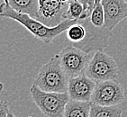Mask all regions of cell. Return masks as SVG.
<instances>
[{
	"mask_svg": "<svg viewBox=\"0 0 127 117\" xmlns=\"http://www.w3.org/2000/svg\"><path fill=\"white\" fill-rule=\"evenodd\" d=\"M85 74L95 83L106 80H118V68L113 57L103 51L95 52Z\"/></svg>",
	"mask_w": 127,
	"mask_h": 117,
	"instance_id": "4",
	"label": "cell"
},
{
	"mask_svg": "<svg viewBox=\"0 0 127 117\" xmlns=\"http://www.w3.org/2000/svg\"><path fill=\"white\" fill-rule=\"evenodd\" d=\"M14 10L19 13L26 14L30 16H37L39 11V0H5Z\"/></svg>",
	"mask_w": 127,
	"mask_h": 117,
	"instance_id": "12",
	"label": "cell"
},
{
	"mask_svg": "<svg viewBox=\"0 0 127 117\" xmlns=\"http://www.w3.org/2000/svg\"><path fill=\"white\" fill-rule=\"evenodd\" d=\"M125 2H126V3H127V0H125Z\"/></svg>",
	"mask_w": 127,
	"mask_h": 117,
	"instance_id": "20",
	"label": "cell"
},
{
	"mask_svg": "<svg viewBox=\"0 0 127 117\" xmlns=\"http://www.w3.org/2000/svg\"><path fill=\"white\" fill-rule=\"evenodd\" d=\"M7 117H16V116H15V115H14V114H13L12 112H11V113L9 114V115H8V116H7Z\"/></svg>",
	"mask_w": 127,
	"mask_h": 117,
	"instance_id": "18",
	"label": "cell"
},
{
	"mask_svg": "<svg viewBox=\"0 0 127 117\" xmlns=\"http://www.w3.org/2000/svg\"><path fill=\"white\" fill-rule=\"evenodd\" d=\"M88 17L77 20V22L70 25L67 30L66 36L68 41L71 42V45L77 47L86 39L87 34H88L87 20Z\"/></svg>",
	"mask_w": 127,
	"mask_h": 117,
	"instance_id": "10",
	"label": "cell"
},
{
	"mask_svg": "<svg viewBox=\"0 0 127 117\" xmlns=\"http://www.w3.org/2000/svg\"><path fill=\"white\" fill-rule=\"evenodd\" d=\"M122 109L116 106H102L92 103L89 117H121Z\"/></svg>",
	"mask_w": 127,
	"mask_h": 117,
	"instance_id": "14",
	"label": "cell"
},
{
	"mask_svg": "<svg viewBox=\"0 0 127 117\" xmlns=\"http://www.w3.org/2000/svg\"><path fill=\"white\" fill-rule=\"evenodd\" d=\"M89 4H90V8L92 9V7H93L94 5V0H89Z\"/></svg>",
	"mask_w": 127,
	"mask_h": 117,
	"instance_id": "17",
	"label": "cell"
},
{
	"mask_svg": "<svg viewBox=\"0 0 127 117\" xmlns=\"http://www.w3.org/2000/svg\"><path fill=\"white\" fill-rule=\"evenodd\" d=\"M32 101L46 117H63L65 108L69 101L68 93L46 92L32 85L30 88Z\"/></svg>",
	"mask_w": 127,
	"mask_h": 117,
	"instance_id": "3",
	"label": "cell"
},
{
	"mask_svg": "<svg viewBox=\"0 0 127 117\" xmlns=\"http://www.w3.org/2000/svg\"><path fill=\"white\" fill-rule=\"evenodd\" d=\"M68 6V3H63L61 0H43L40 2L39 11L35 19L47 26H57L63 21V15Z\"/></svg>",
	"mask_w": 127,
	"mask_h": 117,
	"instance_id": "7",
	"label": "cell"
},
{
	"mask_svg": "<svg viewBox=\"0 0 127 117\" xmlns=\"http://www.w3.org/2000/svg\"><path fill=\"white\" fill-rule=\"evenodd\" d=\"M77 1L80 2L81 4H83V5L85 6V8L87 10H89V11H91L90 4H89V0H77Z\"/></svg>",
	"mask_w": 127,
	"mask_h": 117,
	"instance_id": "16",
	"label": "cell"
},
{
	"mask_svg": "<svg viewBox=\"0 0 127 117\" xmlns=\"http://www.w3.org/2000/svg\"><path fill=\"white\" fill-rule=\"evenodd\" d=\"M68 79L61 67L59 55L56 54L41 68L32 85L46 92L67 93Z\"/></svg>",
	"mask_w": 127,
	"mask_h": 117,
	"instance_id": "2",
	"label": "cell"
},
{
	"mask_svg": "<svg viewBox=\"0 0 127 117\" xmlns=\"http://www.w3.org/2000/svg\"><path fill=\"white\" fill-rule=\"evenodd\" d=\"M90 14L91 11L86 9L83 4L77 0H70L68 9L63 15V20H78L90 16Z\"/></svg>",
	"mask_w": 127,
	"mask_h": 117,
	"instance_id": "13",
	"label": "cell"
},
{
	"mask_svg": "<svg viewBox=\"0 0 127 117\" xmlns=\"http://www.w3.org/2000/svg\"><path fill=\"white\" fill-rule=\"evenodd\" d=\"M0 15L16 21L27 31H29L35 38L41 40L44 43H50L52 42L57 36L61 35L62 32H67L68 27L77 22V20H63L57 26H47L29 15L14 10L5 1H4V3L0 5Z\"/></svg>",
	"mask_w": 127,
	"mask_h": 117,
	"instance_id": "1",
	"label": "cell"
},
{
	"mask_svg": "<svg viewBox=\"0 0 127 117\" xmlns=\"http://www.w3.org/2000/svg\"><path fill=\"white\" fill-rule=\"evenodd\" d=\"M91 106L92 102H80L69 99L63 117H89Z\"/></svg>",
	"mask_w": 127,
	"mask_h": 117,
	"instance_id": "11",
	"label": "cell"
},
{
	"mask_svg": "<svg viewBox=\"0 0 127 117\" xmlns=\"http://www.w3.org/2000/svg\"><path fill=\"white\" fill-rule=\"evenodd\" d=\"M105 11L104 27L112 31L121 21L127 18V3L125 0H102Z\"/></svg>",
	"mask_w": 127,
	"mask_h": 117,
	"instance_id": "9",
	"label": "cell"
},
{
	"mask_svg": "<svg viewBox=\"0 0 127 117\" xmlns=\"http://www.w3.org/2000/svg\"><path fill=\"white\" fill-rule=\"evenodd\" d=\"M61 2H63V3H68L70 0H61Z\"/></svg>",
	"mask_w": 127,
	"mask_h": 117,
	"instance_id": "19",
	"label": "cell"
},
{
	"mask_svg": "<svg viewBox=\"0 0 127 117\" xmlns=\"http://www.w3.org/2000/svg\"><path fill=\"white\" fill-rule=\"evenodd\" d=\"M95 81L86 74L77 76L68 79V94L70 100L91 102L95 88Z\"/></svg>",
	"mask_w": 127,
	"mask_h": 117,
	"instance_id": "8",
	"label": "cell"
},
{
	"mask_svg": "<svg viewBox=\"0 0 127 117\" xmlns=\"http://www.w3.org/2000/svg\"><path fill=\"white\" fill-rule=\"evenodd\" d=\"M125 99L122 84L118 80H106L96 83L91 102L102 106H116Z\"/></svg>",
	"mask_w": 127,
	"mask_h": 117,
	"instance_id": "6",
	"label": "cell"
},
{
	"mask_svg": "<svg viewBox=\"0 0 127 117\" xmlns=\"http://www.w3.org/2000/svg\"><path fill=\"white\" fill-rule=\"evenodd\" d=\"M11 113L8 103L5 100H1L0 102V117H7Z\"/></svg>",
	"mask_w": 127,
	"mask_h": 117,
	"instance_id": "15",
	"label": "cell"
},
{
	"mask_svg": "<svg viewBox=\"0 0 127 117\" xmlns=\"http://www.w3.org/2000/svg\"><path fill=\"white\" fill-rule=\"evenodd\" d=\"M60 61L68 78L85 74L94 54L87 53L73 45L66 46L59 54Z\"/></svg>",
	"mask_w": 127,
	"mask_h": 117,
	"instance_id": "5",
	"label": "cell"
}]
</instances>
